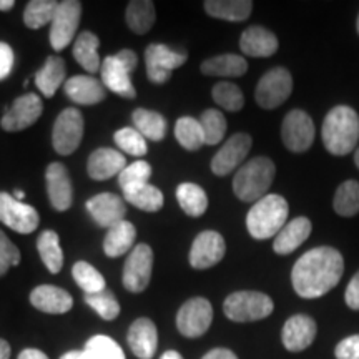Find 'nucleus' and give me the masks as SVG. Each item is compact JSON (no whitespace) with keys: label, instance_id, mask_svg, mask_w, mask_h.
Listing matches in <instances>:
<instances>
[{"label":"nucleus","instance_id":"7c9ffc66","mask_svg":"<svg viewBox=\"0 0 359 359\" xmlns=\"http://www.w3.org/2000/svg\"><path fill=\"white\" fill-rule=\"evenodd\" d=\"M98 47H100V40L95 34L83 32L80 34L74 45L75 60L79 62L80 67L88 72V74H95L102 69V60L98 55Z\"/></svg>","mask_w":359,"mask_h":359},{"label":"nucleus","instance_id":"a878e982","mask_svg":"<svg viewBox=\"0 0 359 359\" xmlns=\"http://www.w3.org/2000/svg\"><path fill=\"white\" fill-rule=\"evenodd\" d=\"M240 48L248 57H271L278 50V39L264 27L253 25L241 35Z\"/></svg>","mask_w":359,"mask_h":359},{"label":"nucleus","instance_id":"13d9d810","mask_svg":"<svg viewBox=\"0 0 359 359\" xmlns=\"http://www.w3.org/2000/svg\"><path fill=\"white\" fill-rule=\"evenodd\" d=\"M160 359H183V356L177 351H167V353H163V356H161Z\"/></svg>","mask_w":359,"mask_h":359},{"label":"nucleus","instance_id":"423d86ee","mask_svg":"<svg viewBox=\"0 0 359 359\" xmlns=\"http://www.w3.org/2000/svg\"><path fill=\"white\" fill-rule=\"evenodd\" d=\"M273 299L259 291H236L223 303V311L228 320L236 323L264 320L273 313Z\"/></svg>","mask_w":359,"mask_h":359},{"label":"nucleus","instance_id":"ea45409f","mask_svg":"<svg viewBox=\"0 0 359 359\" xmlns=\"http://www.w3.org/2000/svg\"><path fill=\"white\" fill-rule=\"evenodd\" d=\"M72 275L74 280L77 281V285L85 291V294H95L105 288V278L102 276V273L97 268H93L92 264L87 262H79L72 268Z\"/></svg>","mask_w":359,"mask_h":359},{"label":"nucleus","instance_id":"4c0bfd02","mask_svg":"<svg viewBox=\"0 0 359 359\" xmlns=\"http://www.w3.org/2000/svg\"><path fill=\"white\" fill-rule=\"evenodd\" d=\"M334 212L341 217H354L359 213V183L354 180L341 183L334 195Z\"/></svg>","mask_w":359,"mask_h":359},{"label":"nucleus","instance_id":"c9c22d12","mask_svg":"<svg viewBox=\"0 0 359 359\" xmlns=\"http://www.w3.org/2000/svg\"><path fill=\"white\" fill-rule=\"evenodd\" d=\"M155 4L150 0H133L127 7V24L135 34H147L155 24Z\"/></svg>","mask_w":359,"mask_h":359},{"label":"nucleus","instance_id":"72a5a7b5","mask_svg":"<svg viewBox=\"0 0 359 359\" xmlns=\"http://www.w3.org/2000/svg\"><path fill=\"white\" fill-rule=\"evenodd\" d=\"M177 200L188 217H201L208 208V196L203 188L195 183H182L177 188Z\"/></svg>","mask_w":359,"mask_h":359},{"label":"nucleus","instance_id":"5fc2aeb1","mask_svg":"<svg viewBox=\"0 0 359 359\" xmlns=\"http://www.w3.org/2000/svg\"><path fill=\"white\" fill-rule=\"evenodd\" d=\"M60 359H92L87 354V351H69L65 353Z\"/></svg>","mask_w":359,"mask_h":359},{"label":"nucleus","instance_id":"39448f33","mask_svg":"<svg viewBox=\"0 0 359 359\" xmlns=\"http://www.w3.org/2000/svg\"><path fill=\"white\" fill-rule=\"evenodd\" d=\"M138 57L133 50H120L116 55L107 57L102 62V83L103 87L111 90L116 95L123 98L137 97L132 83V72L137 69Z\"/></svg>","mask_w":359,"mask_h":359},{"label":"nucleus","instance_id":"a18cd8bd","mask_svg":"<svg viewBox=\"0 0 359 359\" xmlns=\"http://www.w3.org/2000/svg\"><path fill=\"white\" fill-rule=\"evenodd\" d=\"M85 303L100 314L103 320L111 321L120 314V304L116 302L115 294L109 290H103L95 294H85Z\"/></svg>","mask_w":359,"mask_h":359},{"label":"nucleus","instance_id":"4d7b16f0","mask_svg":"<svg viewBox=\"0 0 359 359\" xmlns=\"http://www.w3.org/2000/svg\"><path fill=\"white\" fill-rule=\"evenodd\" d=\"M13 6H15V2H13V0H0V11L2 12L12 11Z\"/></svg>","mask_w":359,"mask_h":359},{"label":"nucleus","instance_id":"393cba45","mask_svg":"<svg viewBox=\"0 0 359 359\" xmlns=\"http://www.w3.org/2000/svg\"><path fill=\"white\" fill-rule=\"evenodd\" d=\"M311 222L304 217H298L291 219L283 226V230L275 236L273 250L278 255H290L296 248H299L304 241L308 240L311 233Z\"/></svg>","mask_w":359,"mask_h":359},{"label":"nucleus","instance_id":"e433bc0d","mask_svg":"<svg viewBox=\"0 0 359 359\" xmlns=\"http://www.w3.org/2000/svg\"><path fill=\"white\" fill-rule=\"evenodd\" d=\"M175 137L180 145L188 151H196L205 145V133L200 120L193 116H182L175 125Z\"/></svg>","mask_w":359,"mask_h":359},{"label":"nucleus","instance_id":"864d4df0","mask_svg":"<svg viewBox=\"0 0 359 359\" xmlns=\"http://www.w3.org/2000/svg\"><path fill=\"white\" fill-rule=\"evenodd\" d=\"M17 359H48V356L45 353L39 351V349L29 348V349H24Z\"/></svg>","mask_w":359,"mask_h":359},{"label":"nucleus","instance_id":"f257e3e1","mask_svg":"<svg viewBox=\"0 0 359 359\" xmlns=\"http://www.w3.org/2000/svg\"><path fill=\"white\" fill-rule=\"evenodd\" d=\"M344 273V259L338 250L320 246L306 251L291 271L296 294L304 299L320 298L338 285Z\"/></svg>","mask_w":359,"mask_h":359},{"label":"nucleus","instance_id":"aec40b11","mask_svg":"<svg viewBox=\"0 0 359 359\" xmlns=\"http://www.w3.org/2000/svg\"><path fill=\"white\" fill-rule=\"evenodd\" d=\"M87 210L100 226L110 228L125 222L127 206L120 196L114 193H100L87 201Z\"/></svg>","mask_w":359,"mask_h":359},{"label":"nucleus","instance_id":"0eeeda50","mask_svg":"<svg viewBox=\"0 0 359 359\" xmlns=\"http://www.w3.org/2000/svg\"><path fill=\"white\" fill-rule=\"evenodd\" d=\"M291 92H293L291 74L283 67H276L266 72L259 80L255 98L262 109L273 110L288 100Z\"/></svg>","mask_w":359,"mask_h":359},{"label":"nucleus","instance_id":"c85d7f7f","mask_svg":"<svg viewBox=\"0 0 359 359\" xmlns=\"http://www.w3.org/2000/svg\"><path fill=\"white\" fill-rule=\"evenodd\" d=\"M208 15L219 20L243 22L253 11V2L250 0H208L203 4Z\"/></svg>","mask_w":359,"mask_h":359},{"label":"nucleus","instance_id":"ddd939ff","mask_svg":"<svg viewBox=\"0 0 359 359\" xmlns=\"http://www.w3.org/2000/svg\"><path fill=\"white\" fill-rule=\"evenodd\" d=\"M187 58V53L175 52L167 45L151 43L145 52L148 80L156 85L168 82L172 79V72L185 65Z\"/></svg>","mask_w":359,"mask_h":359},{"label":"nucleus","instance_id":"bb28decb","mask_svg":"<svg viewBox=\"0 0 359 359\" xmlns=\"http://www.w3.org/2000/svg\"><path fill=\"white\" fill-rule=\"evenodd\" d=\"M65 80V62L60 57H48L42 69L35 74V85L43 97L50 98Z\"/></svg>","mask_w":359,"mask_h":359},{"label":"nucleus","instance_id":"a211bd4d","mask_svg":"<svg viewBox=\"0 0 359 359\" xmlns=\"http://www.w3.org/2000/svg\"><path fill=\"white\" fill-rule=\"evenodd\" d=\"M318 326L316 321L306 314H294L285 323L281 331V341L291 353H299L309 348L316 338Z\"/></svg>","mask_w":359,"mask_h":359},{"label":"nucleus","instance_id":"49530a36","mask_svg":"<svg viewBox=\"0 0 359 359\" xmlns=\"http://www.w3.org/2000/svg\"><path fill=\"white\" fill-rule=\"evenodd\" d=\"M151 177V167L147 161L138 160L133 161L132 165H127L122 173L118 175V183L122 187V190H127V188L145 185L148 180Z\"/></svg>","mask_w":359,"mask_h":359},{"label":"nucleus","instance_id":"f3484780","mask_svg":"<svg viewBox=\"0 0 359 359\" xmlns=\"http://www.w3.org/2000/svg\"><path fill=\"white\" fill-rule=\"evenodd\" d=\"M226 251L223 236L217 231H203L193 241L190 250V264L195 269H208L222 262Z\"/></svg>","mask_w":359,"mask_h":359},{"label":"nucleus","instance_id":"9b49d317","mask_svg":"<svg viewBox=\"0 0 359 359\" xmlns=\"http://www.w3.org/2000/svg\"><path fill=\"white\" fill-rule=\"evenodd\" d=\"M154 269V251L147 243L137 245L130 251L123 266V286L132 293H142L148 288Z\"/></svg>","mask_w":359,"mask_h":359},{"label":"nucleus","instance_id":"8fccbe9b","mask_svg":"<svg viewBox=\"0 0 359 359\" xmlns=\"http://www.w3.org/2000/svg\"><path fill=\"white\" fill-rule=\"evenodd\" d=\"M13 69V50L8 43L0 42V80H6Z\"/></svg>","mask_w":359,"mask_h":359},{"label":"nucleus","instance_id":"052dcab7","mask_svg":"<svg viewBox=\"0 0 359 359\" xmlns=\"http://www.w3.org/2000/svg\"><path fill=\"white\" fill-rule=\"evenodd\" d=\"M354 163H356V167L359 168V148H358L356 154H354Z\"/></svg>","mask_w":359,"mask_h":359},{"label":"nucleus","instance_id":"680f3d73","mask_svg":"<svg viewBox=\"0 0 359 359\" xmlns=\"http://www.w3.org/2000/svg\"><path fill=\"white\" fill-rule=\"evenodd\" d=\"M356 29H358V34H359V15H358V20H356Z\"/></svg>","mask_w":359,"mask_h":359},{"label":"nucleus","instance_id":"5701e85b","mask_svg":"<svg viewBox=\"0 0 359 359\" xmlns=\"http://www.w3.org/2000/svg\"><path fill=\"white\" fill-rule=\"evenodd\" d=\"M67 97L79 105H95L105 100V87L100 80L92 75H77L72 77L64 85Z\"/></svg>","mask_w":359,"mask_h":359},{"label":"nucleus","instance_id":"1a4fd4ad","mask_svg":"<svg viewBox=\"0 0 359 359\" xmlns=\"http://www.w3.org/2000/svg\"><path fill=\"white\" fill-rule=\"evenodd\" d=\"M83 138V116L77 109H65L53 123L52 143L57 154L72 155Z\"/></svg>","mask_w":359,"mask_h":359},{"label":"nucleus","instance_id":"b1692460","mask_svg":"<svg viewBox=\"0 0 359 359\" xmlns=\"http://www.w3.org/2000/svg\"><path fill=\"white\" fill-rule=\"evenodd\" d=\"M30 303L42 313L64 314L70 311L74 299L65 290L57 288L53 285H42L30 293Z\"/></svg>","mask_w":359,"mask_h":359},{"label":"nucleus","instance_id":"bf43d9fd","mask_svg":"<svg viewBox=\"0 0 359 359\" xmlns=\"http://www.w3.org/2000/svg\"><path fill=\"white\" fill-rule=\"evenodd\" d=\"M13 198L19 200V201H22V200L25 198V193L22 191V190H15V191H13Z\"/></svg>","mask_w":359,"mask_h":359},{"label":"nucleus","instance_id":"3c124183","mask_svg":"<svg viewBox=\"0 0 359 359\" xmlns=\"http://www.w3.org/2000/svg\"><path fill=\"white\" fill-rule=\"evenodd\" d=\"M344 302L354 311H359V271L349 281L346 293H344Z\"/></svg>","mask_w":359,"mask_h":359},{"label":"nucleus","instance_id":"79ce46f5","mask_svg":"<svg viewBox=\"0 0 359 359\" xmlns=\"http://www.w3.org/2000/svg\"><path fill=\"white\" fill-rule=\"evenodd\" d=\"M213 100L218 103L219 107L228 111H238L243 109L245 97L240 87L230 82H219L213 87Z\"/></svg>","mask_w":359,"mask_h":359},{"label":"nucleus","instance_id":"9d476101","mask_svg":"<svg viewBox=\"0 0 359 359\" xmlns=\"http://www.w3.org/2000/svg\"><path fill=\"white\" fill-rule=\"evenodd\" d=\"M213 321L212 303L205 298H191L180 308L177 314V327L185 338L203 336Z\"/></svg>","mask_w":359,"mask_h":359},{"label":"nucleus","instance_id":"58836bf2","mask_svg":"<svg viewBox=\"0 0 359 359\" xmlns=\"http://www.w3.org/2000/svg\"><path fill=\"white\" fill-rule=\"evenodd\" d=\"M58 2L53 0H32L27 4L24 12V22L29 29H42L43 25L52 24Z\"/></svg>","mask_w":359,"mask_h":359},{"label":"nucleus","instance_id":"2eb2a0df","mask_svg":"<svg viewBox=\"0 0 359 359\" xmlns=\"http://www.w3.org/2000/svg\"><path fill=\"white\" fill-rule=\"evenodd\" d=\"M42 110L43 105L40 97L35 93H25L13 102L11 109L6 110L0 125L6 132H20L37 122Z\"/></svg>","mask_w":359,"mask_h":359},{"label":"nucleus","instance_id":"09e8293b","mask_svg":"<svg viewBox=\"0 0 359 359\" xmlns=\"http://www.w3.org/2000/svg\"><path fill=\"white\" fill-rule=\"evenodd\" d=\"M336 359H359V334L339 341L334 348Z\"/></svg>","mask_w":359,"mask_h":359},{"label":"nucleus","instance_id":"412c9836","mask_svg":"<svg viewBox=\"0 0 359 359\" xmlns=\"http://www.w3.org/2000/svg\"><path fill=\"white\" fill-rule=\"evenodd\" d=\"M128 344L133 354L140 359H151L158 348V331L148 318H138L128 330Z\"/></svg>","mask_w":359,"mask_h":359},{"label":"nucleus","instance_id":"dca6fc26","mask_svg":"<svg viewBox=\"0 0 359 359\" xmlns=\"http://www.w3.org/2000/svg\"><path fill=\"white\" fill-rule=\"evenodd\" d=\"M251 140L250 135L246 133H235L230 140L222 147V150L213 156L212 160V170L218 177H226L233 170L240 167L243 160L248 156L251 150Z\"/></svg>","mask_w":359,"mask_h":359},{"label":"nucleus","instance_id":"6e6d98bb","mask_svg":"<svg viewBox=\"0 0 359 359\" xmlns=\"http://www.w3.org/2000/svg\"><path fill=\"white\" fill-rule=\"evenodd\" d=\"M11 358V344L6 339H0V359Z\"/></svg>","mask_w":359,"mask_h":359},{"label":"nucleus","instance_id":"473e14b6","mask_svg":"<svg viewBox=\"0 0 359 359\" xmlns=\"http://www.w3.org/2000/svg\"><path fill=\"white\" fill-rule=\"evenodd\" d=\"M37 250L40 258L48 271L58 273L64 266V251H62L58 235L52 230H45L37 240Z\"/></svg>","mask_w":359,"mask_h":359},{"label":"nucleus","instance_id":"f704fd0d","mask_svg":"<svg viewBox=\"0 0 359 359\" xmlns=\"http://www.w3.org/2000/svg\"><path fill=\"white\" fill-rule=\"evenodd\" d=\"M123 196L130 205L137 206L143 212H158L163 206V193L150 183L127 188L123 190Z\"/></svg>","mask_w":359,"mask_h":359},{"label":"nucleus","instance_id":"4be33fe9","mask_svg":"<svg viewBox=\"0 0 359 359\" xmlns=\"http://www.w3.org/2000/svg\"><path fill=\"white\" fill-rule=\"evenodd\" d=\"M127 167V160L120 151L114 148H98L90 155L87 170L92 180L102 182V180H109L115 175H120Z\"/></svg>","mask_w":359,"mask_h":359},{"label":"nucleus","instance_id":"6ab92c4d","mask_svg":"<svg viewBox=\"0 0 359 359\" xmlns=\"http://www.w3.org/2000/svg\"><path fill=\"white\" fill-rule=\"evenodd\" d=\"M47 191L50 203L57 212H67L74 201V188H72V180L69 170L62 163H50L47 167Z\"/></svg>","mask_w":359,"mask_h":359},{"label":"nucleus","instance_id":"2f4dec72","mask_svg":"<svg viewBox=\"0 0 359 359\" xmlns=\"http://www.w3.org/2000/svg\"><path fill=\"white\" fill-rule=\"evenodd\" d=\"M135 128L140 132L143 137L148 140L161 142L167 135L168 123L165 120L163 115H160L158 111L147 110V109H137L132 115Z\"/></svg>","mask_w":359,"mask_h":359},{"label":"nucleus","instance_id":"6e6552de","mask_svg":"<svg viewBox=\"0 0 359 359\" xmlns=\"http://www.w3.org/2000/svg\"><path fill=\"white\" fill-rule=\"evenodd\" d=\"M80 17H82V4L79 0L58 2L50 27V43L53 50L60 52L72 43L80 25Z\"/></svg>","mask_w":359,"mask_h":359},{"label":"nucleus","instance_id":"cd10ccee","mask_svg":"<svg viewBox=\"0 0 359 359\" xmlns=\"http://www.w3.org/2000/svg\"><path fill=\"white\" fill-rule=\"evenodd\" d=\"M248 70V62L235 53L208 58L201 64V72L210 77H241Z\"/></svg>","mask_w":359,"mask_h":359},{"label":"nucleus","instance_id":"f8f14e48","mask_svg":"<svg viewBox=\"0 0 359 359\" xmlns=\"http://www.w3.org/2000/svg\"><path fill=\"white\" fill-rule=\"evenodd\" d=\"M0 222L11 230L29 235L39 226V213L34 206L13 198L6 191H0Z\"/></svg>","mask_w":359,"mask_h":359},{"label":"nucleus","instance_id":"4468645a","mask_svg":"<svg viewBox=\"0 0 359 359\" xmlns=\"http://www.w3.org/2000/svg\"><path fill=\"white\" fill-rule=\"evenodd\" d=\"M281 137L285 147L293 154H303L314 142V123L306 111L291 110L283 120Z\"/></svg>","mask_w":359,"mask_h":359},{"label":"nucleus","instance_id":"a19ab883","mask_svg":"<svg viewBox=\"0 0 359 359\" xmlns=\"http://www.w3.org/2000/svg\"><path fill=\"white\" fill-rule=\"evenodd\" d=\"M201 128L205 133V145H217L226 133V118L219 110H205L200 116Z\"/></svg>","mask_w":359,"mask_h":359},{"label":"nucleus","instance_id":"f03ea898","mask_svg":"<svg viewBox=\"0 0 359 359\" xmlns=\"http://www.w3.org/2000/svg\"><path fill=\"white\" fill-rule=\"evenodd\" d=\"M321 135L331 155L351 154L359 140V115L348 105L334 107L323 122Z\"/></svg>","mask_w":359,"mask_h":359},{"label":"nucleus","instance_id":"c03bdc74","mask_svg":"<svg viewBox=\"0 0 359 359\" xmlns=\"http://www.w3.org/2000/svg\"><path fill=\"white\" fill-rule=\"evenodd\" d=\"M114 140L120 150L133 156H143L148 151L147 138L137 128L127 127L115 133Z\"/></svg>","mask_w":359,"mask_h":359},{"label":"nucleus","instance_id":"20e7f679","mask_svg":"<svg viewBox=\"0 0 359 359\" xmlns=\"http://www.w3.org/2000/svg\"><path fill=\"white\" fill-rule=\"evenodd\" d=\"M275 175V163L266 156H257L238 170L233 180V191L238 198L246 203L258 201L266 196L264 193L271 187Z\"/></svg>","mask_w":359,"mask_h":359},{"label":"nucleus","instance_id":"37998d69","mask_svg":"<svg viewBox=\"0 0 359 359\" xmlns=\"http://www.w3.org/2000/svg\"><path fill=\"white\" fill-rule=\"evenodd\" d=\"M85 351L92 359H125L122 348L109 336L97 334L85 344Z\"/></svg>","mask_w":359,"mask_h":359},{"label":"nucleus","instance_id":"c756f323","mask_svg":"<svg viewBox=\"0 0 359 359\" xmlns=\"http://www.w3.org/2000/svg\"><path fill=\"white\" fill-rule=\"evenodd\" d=\"M135 238H137V230L130 222H125L111 226L109 233H107L105 241H103V250L105 255L110 258H118L122 255L128 253V250H132L135 243Z\"/></svg>","mask_w":359,"mask_h":359},{"label":"nucleus","instance_id":"7ed1b4c3","mask_svg":"<svg viewBox=\"0 0 359 359\" xmlns=\"http://www.w3.org/2000/svg\"><path fill=\"white\" fill-rule=\"evenodd\" d=\"M288 201L280 195H266L251 206L246 217V226L255 240L276 236L288 219Z\"/></svg>","mask_w":359,"mask_h":359},{"label":"nucleus","instance_id":"603ef678","mask_svg":"<svg viewBox=\"0 0 359 359\" xmlns=\"http://www.w3.org/2000/svg\"><path fill=\"white\" fill-rule=\"evenodd\" d=\"M201 359H238V356L230 349H224V348H217L212 349L210 353H206Z\"/></svg>","mask_w":359,"mask_h":359},{"label":"nucleus","instance_id":"de8ad7c7","mask_svg":"<svg viewBox=\"0 0 359 359\" xmlns=\"http://www.w3.org/2000/svg\"><path fill=\"white\" fill-rule=\"evenodd\" d=\"M20 263V251L8 240V236L0 230V276H4L12 266Z\"/></svg>","mask_w":359,"mask_h":359}]
</instances>
